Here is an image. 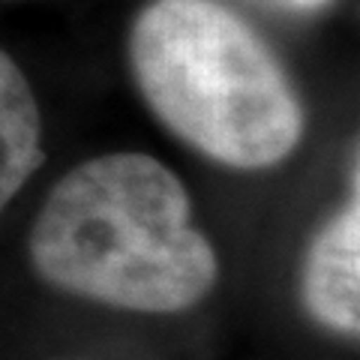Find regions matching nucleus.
Masks as SVG:
<instances>
[{
	"label": "nucleus",
	"instance_id": "obj_4",
	"mask_svg": "<svg viewBox=\"0 0 360 360\" xmlns=\"http://www.w3.org/2000/svg\"><path fill=\"white\" fill-rule=\"evenodd\" d=\"M42 162L37 96L18 63L0 49V210L18 195Z\"/></svg>",
	"mask_w": 360,
	"mask_h": 360
},
{
	"label": "nucleus",
	"instance_id": "obj_1",
	"mask_svg": "<svg viewBox=\"0 0 360 360\" xmlns=\"http://www.w3.org/2000/svg\"><path fill=\"white\" fill-rule=\"evenodd\" d=\"M30 262L54 288L150 315L195 307L219 276L177 174L132 150L87 160L51 189Z\"/></svg>",
	"mask_w": 360,
	"mask_h": 360
},
{
	"label": "nucleus",
	"instance_id": "obj_3",
	"mask_svg": "<svg viewBox=\"0 0 360 360\" xmlns=\"http://www.w3.org/2000/svg\"><path fill=\"white\" fill-rule=\"evenodd\" d=\"M303 300L321 324L357 336L360 328V205L357 198L315 234L303 262Z\"/></svg>",
	"mask_w": 360,
	"mask_h": 360
},
{
	"label": "nucleus",
	"instance_id": "obj_5",
	"mask_svg": "<svg viewBox=\"0 0 360 360\" xmlns=\"http://www.w3.org/2000/svg\"><path fill=\"white\" fill-rule=\"evenodd\" d=\"M279 9H291V13H319V9L330 6L333 0H267Z\"/></svg>",
	"mask_w": 360,
	"mask_h": 360
},
{
	"label": "nucleus",
	"instance_id": "obj_2",
	"mask_svg": "<svg viewBox=\"0 0 360 360\" xmlns=\"http://www.w3.org/2000/svg\"><path fill=\"white\" fill-rule=\"evenodd\" d=\"M144 103L177 139L258 172L297 150L303 105L270 45L217 0H150L129 33Z\"/></svg>",
	"mask_w": 360,
	"mask_h": 360
}]
</instances>
